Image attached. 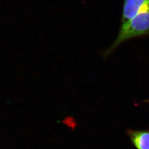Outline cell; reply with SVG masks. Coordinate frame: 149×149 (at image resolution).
<instances>
[{
	"label": "cell",
	"mask_w": 149,
	"mask_h": 149,
	"mask_svg": "<svg viewBox=\"0 0 149 149\" xmlns=\"http://www.w3.org/2000/svg\"><path fill=\"white\" fill-rule=\"evenodd\" d=\"M149 33V3L127 22L121 24L117 37L103 54L107 58L125 41Z\"/></svg>",
	"instance_id": "obj_1"
},
{
	"label": "cell",
	"mask_w": 149,
	"mask_h": 149,
	"mask_svg": "<svg viewBox=\"0 0 149 149\" xmlns=\"http://www.w3.org/2000/svg\"><path fill=\"white\" fill-rule=\"evenodd\" d=\"M149 3V0H124L121 24L129 21Z\"/></svg>",
	"instance_id": "obj_2"
},
{
	"label": "cell",
	"mask_w": 149,
	"mask_h": 149,
	"mask_svg": "<svg viewBox=\"0 0 149 149\" xmlns=\"http://www.w3.org/2000/svg\"><path fill=\"white\" fill-rule=\"evenodd\" d=\"M127 134L137 149H149V130H138L129 129Z\"/></svg>",
	"instance_id": "obj_3"
},
{
	"label": "cell",
	"mask_w": 149,
	"mask_h": 149,
	"mask_svg": "<svg viewBox=\"0 0 149 149\" xmlns=\"http://www.w3.org/2000/svg\"><path fill=\"white\" fill-rule=\"evenodd\" d=\"M147 101H148V102H149V100H148Z\"/></svg>",
	"instance_id": "obj_4"
}]
</instances>
